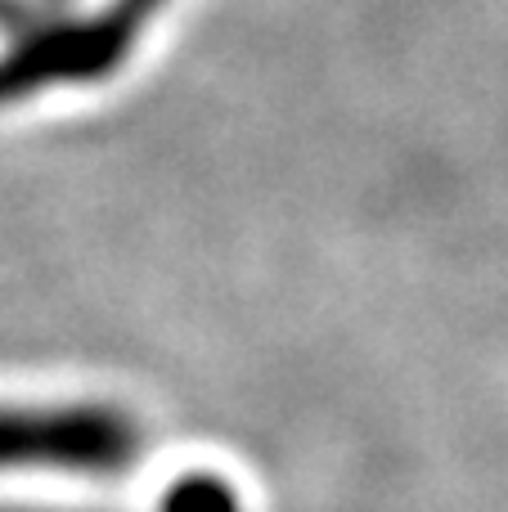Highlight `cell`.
Returning <instances> with one entry per match:
<instances>
[{
  "label": "cell",
  "instance_id": "cell-4",
  "mask_svg": "<svg viewBox=\"0 0 508 512\" xmlns=\"http://www.w3.org/2000/svg\"><path fill=\"white\" fill-rule=\"evenodd\" d=\"M0 512H32V508H0Z\"/></svg>",
  "mask_w": 508,
  "mask_h": 512
},
{
  "label": "cell",
  "instance_id": "cell-1",
  "mask_svg": "<svg viewBox=\"0 0 508 512\" xmlns=\"http://www.w3.org/2000/svg\"><path fill=\"white\" fill-rule=\"evenodd\" d=\"M135 450V432L113 409H0V468H122Z\"/></svg>",
  "mask_w": 508,
  "mask_h": 512
},
{
  "label": "cell",
  "instance_id": "cell-3",
  "mask_svg": "<svg viewBox=\"0 0 508 512\" xmlns=\"http://www.w3.org/2000/svg\"><path fill=\"white\" fill-rule=\"evenodd\" d=\"M14 18H18L14 0H0V23H14Z\"/></svg>",
  "mask_w": 508,
  "mask_h": 512
},
{
  "label": "cell",
  "instance_id": "cell-2",
  "mask_svg": "<svg viewBox=\"0 0 508 512\" xmlns=\"http://www.w3.org/2000/svg\"><path fill=\"white\" fill-rule=\"evenodd\" d=\"M167 508H171V512H234L230 495H221V490L207 486V481L189 486V495H176Z\"/></svg>",
  "mask_w": 508,
  "mask_h": 512
}]
</instances>
